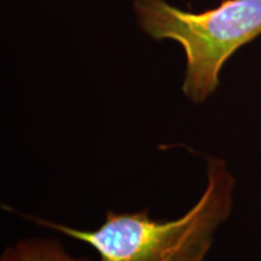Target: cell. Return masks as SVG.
Wrapping results in <instances>:
<instances>
[{
    "label": "cell",
    "mask_w": 261,
    "mask_h": 261,
    "mask_svg": "<svg viewBox=\"0 0 261 261\" xmlns=\"http://www.w3.org/2000/svg\"><path fill=\"white\" fill-rule=\"evenodd\" d=\"M236 180L220 158L205 159V188L197 202L181 217L154 219L149 210L136 213L108 211L94 230L31 217L40 226L51 228L87 243L99 261H204L218 228L230 217Z\"/></svg>",
    "instance_id": "obj_1"
},
{
    "label": "cell",
    "mask_w": 261,
    "mask_h": 261,
    "mask_svg": "<svg viewBox=\"0 0 261 261\" xmlns=\"http://www.w3.org/2000/svg\"><path fill=\"white\" fill-rule=\"evenodd\" d=\"M143 32L155 40L177 41L187 58L181 91L203 103L220 84V73L238 48L261 34V0H224L215 9L194 14L165 0H136Z\"/></svg>",
    "instance_id": "obj_2"
},
{
    "label": "cell",
    "mask_w": 261,
    "mask_h": 261,
    "mask_svg": "<svg viewBox=\"0 0 261 261\" xmlns=\"http://www.w3.org/2000/svg\"><path fill=\"white\" fill-rule=\"evenodd\" d=\"M10 248L16 261H91L71 255L56 238L29 237Z\"/></svg>",
    "instance_id": "obj_3"
},
{
    "label": "cell",
    "mask_w": 261,
    "mask_h": 261,
    "mask_svg": "<svg viewBox=\"0 0 261 261\" xmlns=\"http://www.w3.org/2000/svg\"><path fill=\"white\" fill-rule=\"evenodd\" d=\"M0 261H16L15 256H14V253H12L11 248H6L5 252L3 253L2 257H0Z\"/></svg>",
    "instance_id": "obj_4"
}]
</instances>
